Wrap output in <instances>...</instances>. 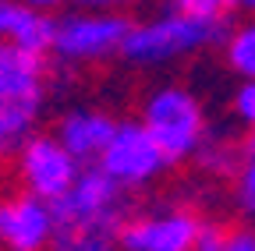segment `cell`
<instances>
[{
	"label": "cell",
	"mask_w": 255,
	"mask_h": 251,
	"mask_svg": "<svg viewBox=\"0 0 255 251\" xmlns=\"http://www.w3.org/2000/svg\"><path fill=\"white\" fill-rule=\"evenodd\" d=\"M202 216L188 205L135 212L121 223V251H191Z\"/></svg>",
	"instance_id": "8"
},
{
	"label": "cell",
	"mask_w": 255,
	"mask_h": 251,
	"mask_svg": "<svg viewBox=\"0 0 255 251\" xmlns=\"http://www.w3.org/2000/svg\"><path fill=\"white\" fill-rule=\"evenodd\" d=\"M114 128H117V120L103 110H68L57 120L53 135L64 142V149H68L82 167H89L103 156Z\"/></svg>",
	"instance_id": "10"
},
{
	"label": "cell",
	"mask_w": 255,
	"mask_h": 251,
	"mask_svg": "<svg viewBox=\"0 0 255 251\" xmlns=\"http://www.w3.org/2000/svg\"><path fill=\"white\" fill-rule=\"evenodd\" d=\"M25 4H32V7H39V11H60L64 4H75V0H25Z\"/></svg>",
	"instance_id": "22"
},
{
	"label": "cell",
	"mask_w": 255,
	"mask_h": 251,
	"mask_svg": "<svg viewBox=\"0 0 255 251\" xmlns=\"http://www.w3.org/2000/svg\"><path fill=\"white\" fill-rule=\"evenodd\" d=\"M227 234H231V227L216 223V219H202V223H199V234H195V248H191V251H223Z\"/></svg>",
	"instance_id": "19"
},
{
	"label": "cell",
	"mask_w": 255,
	"mask_h": 251,
	"mask_svg": "<svg viewBox=\"0 0 255 251\" xmlns=\"http://www.w3.org/2000/svg\"><path fill=\"white\" fill-rule=\"evenodd\" d=\"M53 216L57 227H121L131 209H128V191L92 163L78 173L68 195L53 202Z\"/></svg>",
	"instance_id": "5"
},
{
	"label": "cell",
	"mask_w": 255,
	"mask_h": 251,
	"mask_svg": "<svg viewBox=\"0 0 255 251\" xmlns=\"http://www.w3.org/2000/svg\"><path fill=\"white\" fill-rule=\"evenodd\" d=\"M199 163V170L206 177H220V180H234L238 167H241V135H223V131H206L199 152L191 156Z\"/></svg>",
	"instance_id": "12"
},
{
	"label": "cell",
	"mask_w": 255,
	"mask_h": 251,
	"mask_svg": "<svg viewBox=\"0 0 255 251\" xmlns=\"http://www.w3.org/2000/svg\"><path fill=\"white\" fill-rule=\"evenodd\" d=\"M234 11H245V14H255V0H234Z\"/></svg>",
	"instance_id": "23"
},
{
	"label": "cell",
	"mask_w": 255,
	"mask_h": 251,
	"mask_svg": "<svg viewBox=\"0 0 255 251\" xmlns=\"http://www.w3.org/2000/svg\"><path fill=\"white\" fill-rule=\"evenodd\" d=\"M234 198L241 212L255 216V131L241 135V167L234 173Z\"/></svg>",
	"instance_id": "15"
},
{
	"label": "cell",
	"mask_w": 255,
	"mask_h": 251,
	"mask_svg": "<svg viewBox=\"0 0 255 251\" xmlns=\"http://www.w3.org/2000/svg\"><path fill=\"white\" fill-rule=\"evenodd\" d=\"M223 251H255V230L252 227H231Z\"/></svg>",
	"instance_id": "20"
},
{
	"label": "cell",
	"mask_w": 255,
	"mask_h": 251,
	"mask_svg": "<svg viewBox=\"0 0 255 251\" xmlns=\"http://www.w3.org/2000/svg\"><path fill=\"white\" fill-rule=\"evenodd\" d=\"M75 4H82V7H100V11H124V7L138 4V0H75Z\"/></svg>",
	"instance_id": "21"
},
{
	"label": "cell",
	"mask_w": 255,
	"mask_h": 251,
	"mask_svg": "<svg viewBox=\"0 0 255 251\" xmlns=\"http://www.w3.org/2000/svg\"><path fill=\"white\" fill-rule=\"evenodd\" d=\"M142 124L159 145L167 167H181L199 152L209 117L202 99L184 85H159L142 99Z\"/></svg>",
	"instance_id": "2"
},
{
	"label": "cell",
	"mask_w": 255,
	"mask_h": 251,
	"mask_svg": "<svg viewBox=\"0 0 255 251\" xmlns=\"http://www.w3.org/2000/svg\"><path fill=\"white\" fill-rule=\"evenodd\" d=\"M53 28H57V18L50 11H39L25 0H0V39H7L28 53L50 57Z\"/></svg>",
	"instance_id": "11"
},
{
	"label": "cell",
	"mask_w": 255,
	"mask_h": 251,
	"mask_svg": "<svg viewBox=\"0 0 255 251\" xmlns=\"http://www.w3.org/2000/svg\"><path fill=\"white\" fill-rule=\"evenodd\" d=\"M174 11L195 14V18H227L234 11V0H170Z\"/></svg>",
	"instance_id": "18"
},
{
	"label": "cell",
	"mask_w": 255,
	"mask_h": 251,
	"mask_svg": "<svg viewBox=\"0 0 255 251\" xmlns=\"http://www.w3.org/2000/svg\"><path fill=\"white\" fill-rule=\"evenodd\" d=\"M14 167H18L21 191L36 195L43 202L64 198L82 173V163L64 149V142L53 131H28L14 152Z\"/></svg>",
	"instance_id": "4"
},
{
	"label": "cell",
	"mask_w": 255,
	"mask_h": 251,
	"mask_svg": "<svg viewBox=\"0 0 255 251\" xmlns=\"http://www.w3.org/2000/svg\"><path fill=\"white\" fill-rule=\"evenodd\" d=\"M32 128H36L32 120H21V117H14V113H0V160L14 156L18 145H21V138H25Z\"/></svg>",
	"instance_id": "17"
},
{
	"label": "cell",
	"mask_w": 255,
	"mask_h": 251,
	"mask_svg": "<svg viewBox=\"0 0 255 251\" xmlns=\"http://www.w3.org/2000/svg\"><path fill=\"white\" fill-rule=\"evenodd\" d=\"M96 167L110 173L124 191H135V187H145L163 173L167 160L142 120H117V128H114L103 156L96 160Z\"/></svg>",
	"instance_id": "6"
},
{
	"label": "cell",
	"mask_w": 255,
	"mask_h": 251,
	"mask_svg": "<svg viewBox=\"0 0 255 251\" xmlns=\"http://www.w3.org/2000/svg\"><path fill=\"white\" fill-rule=\"evenodd\" d=\"M231 25L227 18H195L184 11H167L149 21H135L121 46V60L128 68H167L174 60L199 53L209 46H223Z\"/></svg>",
	"instance_id": "1"
},
{
	"label": "cell",
	"mask_w": 255,
	"mask_h": 251,
	"mask_svg": "<svg viewBox=\"0 0 255 251\" xmlns=\"http://www.w3.org/2000/svg\"><path fill=\"white\" fill-rule=\"evenodd\" d=\"M223 60L238 78L255 82V14H248L241 25H231L227 39H223Z\"/></svg>",
	"instance_id": "14"
},
{
	"label": "cell",
	"mask_w": 255,
	"mask_h": 251,
	"mask_svg": "<svg viewBox=\"0 0 255 251\" xmlns=\"http://www.w3.org/2000/svg\"><path fill=\"white\" fill-rule=\"evenodd\" d=\"M50 251H121V227H57Z\"/></svg>",
	"instance_id": "13"
},
{
	"label": "cell",
	"mask_w": 255,
	"mask_h": 251,
	"mask_svg": "<svg viewBox=\"0 0 255 251\" xmlns=\"http://www.w3.org/2000/svg\"><path fill=\"white\" fill-rule=\"evenodd\" d=\"M131 18L124 11L82 7L60 14L53 28V57L60 64H100L107 57H121V46L131 32Z\"/></svg>",
	"instance_id": "3"
},
{
	"label": "cell",
	"mask_w": 255,
	"mask_h": 251,
	"mask_svg": "<svg viewBox=\"0 0 255 251\" xmlns=\"http://www.w3.org/2000/svg\"><path fill=\"white\" fill-rule=\"evenodd\" d=\"M46 82H50L46 57L0 39V113H14L36 124L46 103Z\"/></svg>",
	"instance_id": "7"
},
{
	"label": "cell",
	"mask_w": 255,
	"mask_h": 251,
	"mask_svg": "<svg viewBox=\"0 0 255 251\" xmlns=\"http://www.w3.org/2000/svg\"><path fill=\"white\" fill-rule=\"evenodd\" d=\"M231 113H234V120H238L241 131H255V82L252 78H241V85L234 88Z\"/></svg>",
	"instance_id": "16"
},
{
	"label": "cell",
	"mask_w": 255,
	"mask_h": 251,
	"mask_svg": "<svg viewBox=\"0 0 255 251\" xmlns=\"http://www.w3.org/2000/svg\"><path fill=\"white\" fill-rule=\"evenodd\" d=\"M53 234V202H43L28 191L0 198V248L4 251H50Z\"/></svg>",
	"instance_id": "9"
}]
</instances>
